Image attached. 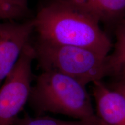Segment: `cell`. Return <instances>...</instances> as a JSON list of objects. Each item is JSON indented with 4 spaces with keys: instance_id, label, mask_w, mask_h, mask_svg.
<instances>
[{
    "instance_id": "obj_1",
    "label": "cell",
    "mask_w": 125,
    "mask_h": 125,
    "mask_svg": "<svg viewBox=\"0 0 125 125\" xmlns=\"http://www.w3.org/2000/svg\"><path fill=\"white\" fill-rule=\"evenodd\" d=\"M38 40L89 48L108 56L112 43L99 23L69 5L52 0L34 19Z\"/></svg>"
},
{
    "instance_id": "obj_2",
    "label": "cell",
    "mask_w": 125,
    "mask_h": 125,
    "mask_svg": "<svg viewBox=\"0 0 125 125\" xmlns=\"http://www.w3.org/2000/svg\"><path fill=\"white\" fill-rule=\"evenodd\" d=\"M29 101L37 114H62L76 120L102 121L95 112L86 86L59 72L45 70L31 87Z\"/></svg>"
},
{
    "instance_id": "obj_3",
    "label": "cell",
    "mask_w": 125,
    "mask_h": 125,
    "mask_svg": "<svg viewBox=\"0 0 125 125\" xmlns=\"http://www.w3.org/2000/svg\"><path fill=\"white\" fill-rule=\"evenodd\" d=\"M34 48L42 71L59 72L85 86L107 76V56L92 49L40 40Z\"/></svg>"
},
{
    "instance_id": "obj_4",
    "label": "cell",
    "mask_w": 125,
    "mask_h": 125,
    "mask_svg": "<svg viewBox=\"0 0 125 125\" xmlns=\"http://www.w3.org/2000/svg\"><path fill=\"white\" fill-rule=\"evenodd\" d=\"M35 59L34 46L29 43L0 87V125H13L29 101L31 89V65Z\"/></svg>"
},
{
    "instance_id": "obj_5",
    "label": "cell",
    "mask_w": 125,
    "mask_h": 125,
    "mask_svg": "<svg viewBox=\"0 0 125 125\" xmlns=\"http://www.w3.org/2000/svg\"><path fill=\"white\" fill-rule=\"evenodd\" d=\"M35 30L34 19L25 23L0 22V87Z\"/></svg>"
},
{
    "instance_id": "obj_6",
    "label": "cell",
    "mask_w": 125,
    "mask_h": 125,
    "mask_svg": "<svg viewBox=\"0 0 125 125\" xmlns=\"http://www.w3.org/2000/svg\"><path fill=\"white\" fill-rule=\"evenodd\" d=\"M96 114L105 125H125V99L102 81L93 83Z\"/></svg>"
},
{
    "instance_id": "obj_7",
    "label": "cell",
    "mask_w": 125,
    "mask_h": 125,
    "mask_svg": "<svg viewBox=\"0 0 125 125\" xmlns=\"http://www.w3.org/2000/svg\"><path fill=\"white\" fill-rule=\"evenodd\" d=\"M69 5L97 22L116 24L125 19V0H57Z\"/></svg>"
},
{
    "instance_id": "obj_8",
    "label": "cell",
    "mask_w": 125,
    "mask_h": 125,
    "mask_svg": "<svg viewBox=\"0 0 125 125\" xmlns=\"http://www.w3.org/2000/svg\"><path fill=\"white\" fill-rule=\"evenodd\" d=\"M116 41L111 54L107 57V76L125 78V19L116 25Z\"/></svg>"
},
{
    "instance_id": "obj_9",
    "label": "cell",
    "mask_w": 125,
    "mask_h": 125,
    "mask_svg": "<svg viewBox=\"0 0 125 125\" xmlns=\"http://www.w3.org/2000/svg\"><path fill=\"white\" fill-rule=\"evenodd\" d=\"M13 125H105L103 121H90L76 120L64 121L48 116L31 117L26 115L23 118H18Z\"/></svg>"
},
{
    "instance_id": "obj_10",
    "label": "cell",
    "mask_w": 125,
    "mask_h": 125,
    "mask_svg": "<svg viewBox=\"0 0 125 125\" xmlns=\"http://www.w3.org/2000/svg\"><path fill=\"white\" fill-rule=\"evenodd\" d=\"M29 13L27 4L19 0H0V20L18 19Z\"/></svg>"
},
{
    "instance_id": "obj_11",
    "label": "cell",
    "mask_w": 125,
    "mask_h": 125,
    "mask_svg": "<svg viewBox=\"0 0 125 125\" xmlns=\"http://www.w3.org/2000/svg\"><path fill=\"white\" fill-rule=\"evenodd\" d=\"M108 86L122 96L125 99V78L115 79Z\"/></svg>"
},
{
    "instance_id": "obj_12",
    "label": "cell",
    "mask_w": 125,
    "mask_h": 125,
    "mask_svg": "<svg viewBox=\"0 0 125 125\" xmlns=\"http://www.w3.org/2000/svg\"><path fill=\"white\" fill-rule=\"evenodd\" d=\"M19 1L26 4H27V0H19Z\"/></svg>"
}]
</instances>
